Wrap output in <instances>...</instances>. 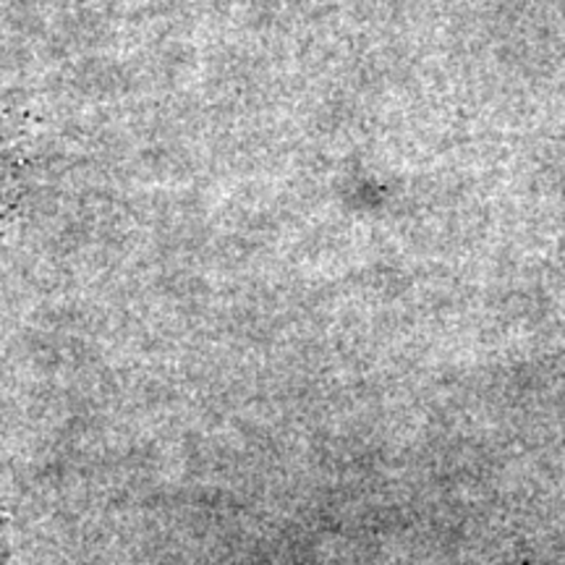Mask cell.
<instances>
[{
    "mask_svg": "<svg viewBox=\"0 0 565 565\" xmlns=\"http://www.w3.org/2000/svg\"><path fill=\"white\" fill-rule=\"evenodd\" d=\"M3 110H0V215L13 210L21 194V168L24 162L17 154V141L6 126Z\"/></svg>",
    "mask_w": 565,
    "mask_h": 565,
    "instance_id": "1",
    "label": "cell"
}]
</instances>
